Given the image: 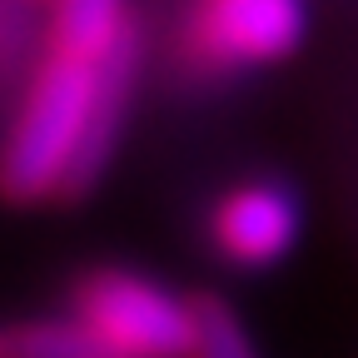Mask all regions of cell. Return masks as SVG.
I'll list each match as a JSON object with an SVG mask.
<instances>
[{
  "label": "cell",
  "mask_w": 358,
  "mask_h": 358,
  "mask_svg": "<svg viewBox=\"0 0 358 358\" xmlns=\"http://www.w3.org/2000/svg\"><path fill=\"white\" fill-rule=\"evenodd\" d=\"M45 25V55L0 140V194L10 204L75 199L105 174L145 50L140 15L115 0H70Z\"/></svg>",
  "instance_id": "6da1fadb"
},
{
  "label": "cell",
  "mask_w": 358,
  "mask_h": 358,
  "mask_svg": "<svg viewBox=\"0 0 358 358\" xmlns=\"http://www.w3.org/2000/svg\"><path fill=\"white\" fill-rule=\"evenodd\" d=\"M70 319L120 358H194V299H179L140 268H90L70 294Z\"/></svg>",
  "instance_id": "7a4b0ae2"
},
{
  "label": "cell",
  "mask_w": 358,
  "mask_h": 358,
  "mask_svg": "<svg viewBox=\"0 0 358 358\" xmlns=\"http://www.w3.org/2000/svg\"><path fill=\"white\" fill-rule=\"evenodd\" d=\"M308 35V15L294 0H204L185 10L179 65L204 80L244 75L289 60Z\"/></svg>",
  "instance_id": "3957f363"
},
{
  "label": "cell",
  "mask_w": 358,
  "mask_h": 358,
  "mask_svg": "<svg viewBox=\"0 0 358 358\" xmlns=\"http://www.w3.org/2000/svg\"><path fill=\"white\" fill-rule=\"evenodd\" d=\"M303 234L299 194L279 179H244L224 189L209 214V244L234 268H274L294 254Z\"/></svg>",
  "instance_id": "277c9868"
},
{
  "label": "cell",
  "mask_w": 358,
  "mask_h": 358,
  "mask_svg": "<svg viewBox=\"0 0 358 358\" xmlns=\"http://www.w3.org/2000/svg\"><path fill=\"white\" fill-rule=\"evenodd\" d=\"M10 358H120L80 319H30L10 329Z\"/></svg>",
  "instance_id": "5b68a950"
},
{
  "label": "cell",
  "mask_w": 358,
  "mask_h": 358,
  "mask_svg": "<svg viewBox=\"0 0 358 358\" xmlns=\"http://www.w3.org/2000/svg\"><path fill=\"white\" fill-rule=\"evenodd\" d=\"M194 358H259L244 319L219 294L194 299Z\"/></svg>",
  "instance_id": "8992f818"
},
{
  "label": "cell",
  "mask_w": 358,
  "mask_h": 358,
  "mask_svg": "<svg viewBox=\"0 0 358 358\" xmlns=\"http://www.w3.org/2000/svg\"><path fill=\"white\" fill-rule=\"evenodd\" d=\"M0 358H10V329H0Z\"/></svg>",
  "instance_id": "52a82bcc"
}]
</instances>
